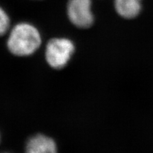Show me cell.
Segmentation results:
<instances>
[{"label":"cell","mask_w":153,"mask_h":153,"mask_svg":"<svg viewBox=\"0 0 153 153\" xmlns=\"http://www.w3.org/2000/svg\"><path fill=\"white\" fill-rule=\"evenodd\" d=\"M74 50L73 42L68 38H53L47 43L45 60L52 68L62 69L70 62Z\"/></svg>","instance_id":"cell-2"},{"label":"cell","mask_w":153,"mask_h":153,"mask_svg":"<svg viewBox=\"0 0 153 153\" xmlns=\"http://www.w3.org/2000/svg\"><path fill=\"white\" fill-rule=\"evenodd\" d=\"M10 26V20L5 11L0 7V36H2L8 31Z\"/></svg>","instance_id":"cell-6"},{"label":"cell","mask_w":153,"mask_h":153,"mask_svg":"<svg viewBox=\"0 0 153 153\" xmlns=\"http://www.w3.org/2000/svg\"><path fill=\"white\" fill-rule=\"evenodd\" d=\"M41 42V33L35 26L28 23H20L12 28L7 45L11 54L26 57L36 52Z\"/></svg>","instance_id":"cell-1"},{"label":"cell","mask_w":153,"mask_h":153,"mask_svg":"<svg viewBox=\"0 0 153 153\" xmlns=\"http://www.w3.org/2000/svg\"><path fill=\"white\" fill-rule=\"evenodd\" d=\"M140 1L141 0H115V8L123 18H135L140 12Z\"/></svg>","instance_id":"cell-5"},{"label":"cell","mask_w":153,"mask_h":153,"mask_svg":"<svg viewBox=\"0 0 153 153\" xmlns=\"http://www.w3.org/2000/svg\"><path fill=\"white\" fill-rule=\"evenodd\" d=\"M26 153H57V145L51 137L38 134L28 140Z\"/></svg>","instance_id":"cell-4"},{"label":"cell","mask_w":153,"mask_h":153,"mask_svg":"<svg viewBox=\"0 0 153 153\" xmlns=\"http://www.w3.org/2000/svg\"><path fill=\"white\" fill-rule=\"evenodd\" d=\"M68 15L70 22L77 28H89L94 23L91 0H69Z\"/></svg>","instance_id":"cell-3"}]
</instances>
